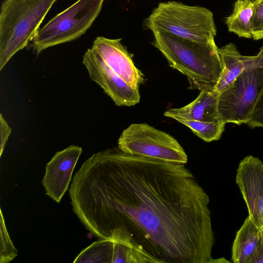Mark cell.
<instances>
[{
  "label": "cell",
  "instance_id": "cell-1",
  "mask_svg": "<svg viewBox=\"0 0 263 263\" xmlns=\"http://www.w3.org/2000/svg\"><path fill=\"white\" fill-rule=\"evenodd\" d=\"M69 196L74 213L100 239L125 231L158 263L212 259L210 198L185 164L108 148L84 161Z\"/></svg>",
  "mask_w": 263,
  "mask_h": 263
},
{
  "label": "cell",
  "instance_id": "cell-2",
  "mask_svg": "<svg viewBox=\"0 0 263 263\" xmlns=\"http://www.w3.org/2000/svg\"><path fill=\"white\" fill-rule=\"evenodd\" d=\"M153 33L152 44L165 57L170 67L187 78L192 89H214L223 69L215 41L202 43L161 31Z\"/></svg>",
  "mask_w": 263,
  "mask_h": 263
},
{
  "label": "cell",
  "instance_id": "cell-3",
  "mask_svg": "<svg viewBox=\"0 0 263 263\" xmlns=\"http://www.w3.org/2000/svg\"><path fill=\"white\" fill-rule=\"evenodd\" d=\"M57 0H4L0 11V70L32 41Z\"/></svg>",
  "mask_w": 263,
  "mask_h": 263
},
{
  "label": "cell",
  "instance_id": "cell-4",
  "mask_svg": "<svg viewBox=\"0 0 263 263\" xmlns=\"http://www.w3.org/2000/svg\"><path fill=\"white\" fill-rule=\"evenodd\" d=\"M144 26L153 32L161 31L202 43L214 41L216 35L213 14L210 10L175 1L159 3L145 20Z\"/></svg>",
  "mask_w": 263,
  "mask_h": 263
},
{
  "label": "cell",
  "instance_id": "cell-5",
  "mask_svg": "<svg viewBox=\"0 0 263 263\" xmlns=\"http://www.w3.org/2000/svg\"><path fill=\"white\" fill-rule=\"evenodd\" d=\"M105 0H78L39 28L31 42L33 52L73 41L83 35L99 15Z\"/></svg>",
  "mask_w": 263,
  "mask_h": 263
},
{
  "label": "cell",
  "instance_id": "cell-6",
  "mask_svg": "<svg viewBox=\"0 0 263 263\" xmlns=\"http://www.w3.org/2000/svg\"><path fill=\"white\" fill-rule=\"evenodd\" d=\"M118 147L130 155L186 164L187 155L176 139L147 123H134L124 129Z\"/></svg>",
  "mask_w": 263,
  "mask_h": 263
},
{
  "label": "cell",
  "instance_id": "cell-7",
  "mask_svg": "<svg viewBox=\"0 0 263 263\" xmlns=\"http://www.w3.org/2000/svg\"><path fill=\"white\" fill-rule=\"evenodd\" d=\"M263 89V67L243 70L219 93L218 109L226 123L246 124Z\"/></svg>",
  "mask_w": 263,
  "mask_h": 263
},
{
  "label": "cell",
  "instance_id": "cell-8",
  "mask_svg": "<svg viewBox=\"0 0 263 263\" xmlns=\"http://www.w3.org/2000/svg\"><path fill=\"white\" fill-rule=\"evenodd\" d=\"M83 64L90 79L97 83L115 104L131 106L140 100L139 88H134L112 71L91 48L83 57Z\"/></svg>",
  "mask_w": 263,
  "mask_h": 263
},
{
  "label": "cell",
  "instance_id": "cell-9",
  "mask_svg": "<svg viewBox=\"0 0 263 263\" xmlns=\"http://www.w3.org/2000/svg\"><path fill=\"white\" fill-rule=\"evenodd\" d=\"M236 183L248 208L249 216L263 228V163L252 155L245 157L237 170Z\"/></svg>",
  "mask_w": 263,
  "mask_h": 263
},
{
  "label": "cell",
  "instance_id": "cell-10",
  "mask_svg": "<svg viewBox=\"0 0 263 263\" xmlns=\"http://www.w3.org/2000/svg\"><path fill=\"white\" fill-rule=\"evenodd\" d=\"M121 40L98 36L91 49L128 85L139 88L144 81V75L134 64L132 56L121 43Z\"/></svg>",
  "mask_w": 263,
  "mask_h": 263
},
{
  "label": "cell",
  "instance_id": "cell-11",
  "mask_svg": "<svg viewBox=\"0 0 263 263\" xmlns=\"http://www.w3.org/2000/svg\"><path fill=\"white\" fill-rule=\"evenodd\" d=\"M82 152V148L70 145L58 152L46 164L42 180L46 194L60 202L68 188L73 171Z\"/></svg>",
  "mask_w": 263,
  "mask_h": 263
},
{
  "label": "cell",
  "instance_id": "cell-12",
  "mask_svg": "<svg viewBox=\"0 0 263 263\" xmlns=\"http://www.w3.org/2000/svg\"><path fill=\"white\" fill-rule=\"evenodd\" d=\"M223 67L222 73L214 89L220 93L226 89L243 70L263 67V46L253 56L241 55L235 44L230 43L218 48Z\"/></svg>",
  "mask_w": 263,
  "mask_h": 263
},
{
  "label": "cell",
  "instance_id": "cell-13",
  "mask_svg": "<svg viewBox=\"0 0 263 263\" xmlns=\"http://www.w3.org/2000/svg\"><path fill=\"white\" fill-rule=\"evenodd\" d=\"M219 93L214 89L202 90L197 98L190 104L182 107L168 109L164 115L176 121L211 122L222 120L218 109Z\"/></svg>",
  "mask_w": 263,
  "mask_h": 263
},
{
  "label": "cell",
  "instance_id": "cell-14",
  "mask_svg": "<svg viewBox=\"0 0 263 263\" xmlns=\"http://www.w3.org/2000/svg\"><path fill=\"white\" fill-rule=\"evenodd\" d=\"M261 236V228L248 216L236 233L232 248V261L249 263L259 243Z\"/></svg>",
  "mask_w": 263,
  "mask_h": 263
},
{
  "label": "cell",
  "instance_id": "cell-15",
  "mask_svg": "<svg viewBox=\"0 0 263 263\" xmlns=\"http://www.w3.org/2000/svg\"><path fill=\"white\" fill-rule=\"evenodd\" d=\"M255 5L246 0H237L232 13L226 19L230 32L240 37L252 39V21Z\"/></svg>",
  "mask_w": 263,
  "mask_h": 263
},
{
  "label": "cell",
  "instance_id": "cell-16",
  "mask_svg": "<svg viewBox=\"0 0 263 263\" xmlns=\"http://www.w3.org/2000/svg\"><path fill=\"white\" fill-rule=\"evenodd\" d=\"M177 121L188 127L194 134L207 142L219 140L226 124L223 120L211 122L187 120Z\"/></svg>",
  "mask_w": 263,
  "mask_h": 263
},
{
  "label": "cell",
  "instance_id": "cell-17",
  "mask_svg": "<svg viewBox=\"0 0 263 263\" xmlns=\"http://www.w3.org/2000/svg\"><path fill=\"white\" fill-rule=\"evenodd\" d=\"M0 247L1 263L9 262L17 255V250L14 247L8 234L2 210H1Z\"/></svg>",
  "mask_w": 263,
  "mask_h": 263
},
{
  "label": "cell",
  "instance_id": "cell-18",
  "mask_svg": "<svg viewBox=\"0 0 263 263\" xmlns=\"http://www.w3.org/2000/svg\"><path fill=\"white\" fill-rule=\"evenodd\" d=\"M252 27V39L254 40L263 39V0L255 5Z\"/></svg>",
  "mask_w": 263,
  "mask_h": 263
},
{
  "label": "cell",
  "instance_id": "cell-19",
  "mask_svg": "<svg viewBox=\"0 0 263 263\" xmlns=\"http://www.w3.org/2000/svg\"><path fill=\"white\" fill-rule=\"evenodd\" d=\"M246 124L252 128L263 127V89L254 106L251 118Z\"/></svg>",
  "mask_w": 263,
  "mask_h": 263
},
{
  "label": "cell",
  "instance_id": "cell-20",
  "mask_svg": "<svg viewBox=\"0 0 263 263\" xmlns=\"http://www.w3.org/2000/svg\"><path fill=\"white\" fill-rule=\"evenodd\" d=\"M11 131V128L3 118V115L0 114V156L2 155L5 146L7 142L8 137L10 136Z\"/></svg>",
  "mask_w": 263,
  "mask_h": 263
},
{
  "label": "cell",
  "instance_id": "cell-21",
  "mask_svg": "<svg viewBox=\"0 0 263 263\" xmlns=\"http://www.w3.org/2000/svg\"><path fill=\"white\" fill-rule=\"evenodd\" d=\"M249 263H263V237L262 236L259 243L251 257Z\"/></svg>",
  "mask_w": 263,
  "mask_h": 263
},
{
  "label": "cell",
  "instance_id": "cell-22",
  "mask_svg": "<svg viewBox=\"0 0 263 263\" xmlns=\"http://www.w3.org/2000/svg\"><path fill=\"white\" fill-rule=\"evenodd\" d=\"M210 262H217V263H222V262H231L230 261L227 260L224 258H220L218 259H213L211 260Z\"/></svg>",
  "mask_w": 263,
  "mask_h": 263
},
{
  "label": "cell",
  "instance_id": "cell-23",
  "mask_svg": "<svg viewBox=\"0 0 263 263\" xmlns=\"http://www.w3.org/2000/svg\"><path fill=\"white\" fill-rule=\"evenodd\" d=\"M246 1L255 5V4L259 3L261 0H246Z\"/></svg>",
  "mask_w": 263,
  "mask_h": 263
},
{
  "label": "cell",
  "instance_id": "cell-24",
  "mask_svg": "<svg viewBox=\"0 0 263 263\" xmlns=\"http://www.w3.org/2000/svg\"><path fill=\"white\" fill-rule=\"evenodd\" d=\"M261 236L263 237V228H261Z\"/></svg>",
  "mask_w": 263,
  "mask_h": 263
}]
</instances>
